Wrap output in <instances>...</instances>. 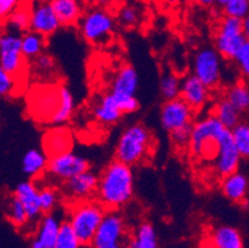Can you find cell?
I'll return each mask as SVG.
<instances>
[{
  "label": "cell",
  "mask_w": 249,
  "mask_h": 248,
  "mask_svg": "<svg viewBox=\"0 0 249 248\" xmlns=\"http://www.w3.org/2000/svg\"><path fill=\"white\" fill-rule=\"evenodd\" d=\"M97 199L107 210H118L134 195V174L130 165L117 160L104 168L98 179Z\"/></svg>",
  "instance_id": "cell-1"
},
{
  "label": "cell",
  "mask_w": 249,
  "mask_h": 248,
  "mask_svg": "<svg viewBox=\"0 0 249 248\" xmlns=\"http://www.w3.org/2000/svg\"><path fill=\"white\" fill-rule=\"evenodd\" d=\"M227 131L213 114L206 115L192 124L190 144L187 147L194 159L200 161H212L217 155L222 135Z\"/></svg>",
  "instance_id": "cell-2"
},
{
  "label": "cell",
  "mask_w": 249,
  "mask_h": 248,
  "mask_svg": "<svg viewBox=\"0 0 249 248\" xmlns=\"http://www.w3.org/2000/svg\"><path fill=\"white\" fill-rule=\"evenodd\" d=\"M107 209L99 201L82 200L71 209L69 224L83 246H90L99 225L107 213Z\"/></svg>",
  "instance_id": "cell-3"
},
{
  "label": "cell",
  "mask_w": 249,
  "mask_h": 248,
  "mask_svg": "<svg viewBox=\"0 0 249 248\" xmlns=\"http://www.w3.org/2000/svg\"><path fill=\"white\" fill-rule=\"evenodd\" d=\"M153 138L142 124L126 127L118 138L115 145V158L130 167L142 163L149 154Z\"/></svg>",
  "instance_id": "cell-4"
},
{
  "label": "cell",
  "mask_w": 249,
  "mask_h": 248,
  "mask_svg": "<svg viewBox=\"0 0 249 248\" xmlns=\"http://www.w3.org/2000/svg\"><path fill=\"white\" fill-rule=\"evenodd\" d=\"M80 33L87 42L94 46L107 45L113 38L115 19L109 10L102 6L90 8L78 22Z\"/></svg>",
  "instance_id": "cell-5"
},
{
  "label": "cell",
  "mask_w": 249,
  "mask_h": 248,
  "mask_svg": "<svg viewBox=\"0 0 249 248\" xmlns=\"http://www.w3.org/2000/svg\"><path fill=\"white\" fill-rule=\"evenodd\" d=\"M242 20L225 17L218 22L214 35V47L222 57L234 60L235 55L246 42Z\"/></svg>",
  "instance_id": "cell-6"
},
{
  "label": "cell",
  "mask_w": 249,
  "mask_h": 248,
  "mask_svg": "<svg viewBox=\"0 0 249 248\" xmlns=\"http://www.w3.org/2000/svg\"><path fill=\"white\" fill-rule=\"evenodd\" d=\"M124 220L115 210L107 211L96 232L92 248H125L128 243Z\"/></svg>",
  "instance_id": "cell-7"
},
{
  "label": "cell",
  "mask_w": 249,
  "mask_h": 248,
  "mask_svg": "<svg viewBox=\"0 0 249 248\" xmlns=\"http://www.w3.org/2000/svg\"><path fill=\"white\" fill-rule=\"evenodd\" d=\"M216 49L203 47L196 52L194 57V75L210 88L216 87L221 81L222 61Z\"/></svg>",
  "instance_id": "cell-8"
},
{
  "label": "cell",
  "mask_w": 249,
  "mask_h": 248,
  "mask_svg": "<svg viewBox=\"0 0 249 248\" xmlns=\"http://www.w3.org/2000/svg\"><path fill=\"white\" fill-rule=\"evenodd\" d=\"M87 170H89V163L87 159L71 150L51 156L47 167L49 174L61 181H67L71 177Z\"/></svg>",
  "instance_id": "cell-9"
},
{
  "label": "cell",
  "mask_w": 249,
  "mask_h": 248,
  "mask_svg": "<svg viewBox=\"0 0 249 248\" xmlns=\"http://www.w3.org/2000/svg\"><path fill=\"white\" fill-rule=\"evenodd\" d=\"M24 55L21 51V36L6 31L0 38V68L17 76L24 68Z\"/></svg>",
  "instance_id": "cell-10"
},
{
  "label": "cell",
  "mask_w": 249,
  "mask_h": 248,
  "mask_svg": "<svg viewBox=\"0 0 249 248\" xmlns=\"http://www.w3.org/2000/svg\"><path fill=\"white\" fill-rule=\"evenodd\" d=\"M195 109L190 107L181 97L165 101L160 109V124L169 133L178 128L192 124Z\"/></svg>",
  "instance_id": "cell-11"
},
{
  "label": "cell",
  "mask_w": 249,
  "mask_h": 248,
  "mask_svg": "<svg viewBox=\"0 0 249 248\" xmlns=\"http://www.w3.org/2000/svg\"><path fill=\"white\" fill-rule=\"evenodd\" d=\"M242 155L238 152L235 143L233 140L232 132L230 129L225 132L219 142L218 152L213 160V169L221 177L238 172L241 165Z\"/></svg>",
  "instance_id": "cell-12"
},
{
  "label": "cell",
  "mask_w": 249,
  "mask_h": 248,
  "mask_svg": "<svg viewBox=\"0 0 249 248\" xmlns=\"http://www.w3.org/2000/svg\"><path fill=\"white\" fill-rule=\"evenodd\" d=\"M62 26L56 15L55 10L52 8L51 1L47 0H37L31 6L30 17V30L40 34V35L49 38L57 33V30Z\"/></svg>",
  "instance_id": "cell-13"
},
{
  "label": "cell",
  "mask_w": 249,
  "mask_h": 248,
  "mask_svg": "<svg viewBox=\"0 0 249 248\" xmlns=\"http://www.w3.org/2000/svg\"><path fill=\"white\" fill-rule=\"evenodd\" d=\"M61 225L62 222L57 216L46 213L36 227L30 248H56Z\"/></svg>",
  "instance_id": "cell-14"
},
{
  "label": "cell",
  "mask_w": 249,
  "mask_h": 248,
  "mask_svg": "<svg viewBox=\"0 0 249 248\" xmlns=\"http://www.w3.org/2000/svg\"><path fill=\"white\" fill-rule=\"evenodd\" d=\"M180 97L190 104L192 109L198 111L203 108L210 99V87L195 75H189L181 81Z\"/></svg>",
  "instance_id": "cell-15"
},
{
  "label": "cell",
  "mask_w": 249,
  "mask_h": 248,
  "mask_svg": "<svg viewBox=\"0 0 249 248\" xmlns=\"http://www.w3.org/2000/svg\"><path fill=\"white\" fill-rule=\"evenodd\" d=\"M98 179L97 175L90 170L83 172L76 176L71 177L67 181H65V192L69 197L73 200H87L88 197L92 196L97 191L98 186Z\"/></svg>",
  "instance_id": "cell-16"
},
{
  "label": "cell",
  "mask_w": 249,
  "mask_h": 248,
  "mask_svg": "<svg viewBox=\"0 0 249 248\" xmlns=\"http://www.w3.org/2000/svg\"><path fill=\"white\" fill-rule=\"evenodd\" d=\"M221 191L223 196L234 204L244 202L249 194V179L244 172H235L222 177Z\"/></svg>",
  "instance_id": "cell-17"
},
{
  "label": "cell",
  "mask_w": 249,
  "mask_h": 248,
  "mask_svg": "<svg viewBox=\"0 0 249 248\" xmlns=\"http://www.w3.org/2000/svg\"><path fill=\"white\" fill-rule=\"evenodd\" d=\"M14 194L24 205L30 222L38 220L42 213L40 205V189L36 188L33 181H21L15 188Z\"/></svg>",
  "instance_id": "cell-18"
},
{
  "label": "cell",
  "mask_w": 249,
  "mask_h": 248,
  "mask_svg": "<svg viewBox=\"0 0 249 248\" xmlns=\"http://www.w3.org/2000/svg\"><path fill=\"white\" fill-rule=\"evenodd\" d=\"M207 245L210 248H244V241L238 229L222 225L210 232Z\"/></svg>",
  "instance_id": "cell-19"
},
{
  "label": "cell",
  "mask_w": 249,
  "mask_h": 248,
  "mask_svg": "<svg viewBox=\"0 0 249 248\" xmlns=\"http://www.w3.org/2000/svg\"><path fill=\"white\" fill-rule=\"evenodd\" d=\"M139 87V75L133 66L125 65L115 74L110 92L122 95H135Z\"/></svg>",
  "instance_id": "cell-20"
},
{
  "label": "cell",
  "mask_w": 249,
  "mask_h": 248,
  "mask_svg": "<svg viewBox=\"0 0 249 248\" xmlns=\"http://www.w3.org/2000/svg\"><path fill=\"white\" fill-rule=\"evenodd\" d=\"M51 5L62 26H72L83 17L82 0H51Z\"/></svg>",
  "instance_id": "cell-21"
},
{
  "label": "cell",
  "mask_w": 249,
  "mask_h": 248,
  "mask_svg": "<svg viewBox=\"0 0 249 248\" xmlns=\"http://www.w3.org/2000/svg\"><path fill=\"white\" fill-rule=\"evenodd\" d=\"M72 148V134L69 129L57 127L45 134L44 150L47 155H57L69 152Z\"/></svg>",
  "instance_id": "cell-22"
},
{
  "label": "cell",
  "mask_w": 249,
  "mask_h": 248,
  "mask_svg": "<svg viewBox=\"0 0 249 248\" xmlns=\"http://www.w3.org/2000/svg\"><path fill=\"white\" fill-rule=\"evenodd\" d=\"M96 119L104 126H112L124 115L117 99L112 93L103 95L93 109Z\"/></svg>",
  "instance_id": "cell-23"
},
{
  "label": "cell",
  "mask_w": 249,
  "mask_h": 248,
  "mask_svg": "<svg viewBox=\"0 0 249 248\" xmlns=\"http://www.w3.org/2000/svg\"><path fill=\"white\" fill-rule=\"evenodd\" d=\"M47 154L45 150L30 149L22 156L21 168L25 175L30 177L40 176L49 167Z\"/></svg>",
  "instance_id": "cell-24"
},
{
  "label": "cell",
  "mask_w": 249,
  "mask_h": 248,
  "mask_svg": "<svg viewBox=\"0 0 249 248\" xmlns=\"http://www.w3.org/2000/svg\"><path fill=\"white\" fill-rule=\"evenodd\" d=\"M58 95H60V99H58L57 109L50 122L56 126H61L63 123H66L72 117L74 111V98L71 90L67 86H60Z\"/></svg>",
  "instance_id": "cell-25"
},
{
  "label": "cell",
  "mask_w": 249,
  "mask_h": 248,
  "mask_svg": "<svg viewBox=\"0 0 249 248\" xmlns=\"http://www.w3.org/2000/svg\"><path fill=\"white\" fill-rule=\"evenodd\" d=\"M212 114L219 120L227 129L232 131L237 124L241 123L242 112L235 108L227 98L219 99L213 107Z\"/></svg>",
  "instance_id": "cell-26"
},
{
  "label": "cell",
  "mask_w": 249,
  "mask_h": 248,
  "mask_svg": "<svg viewBox=\"0 0 249 248\" xmlns=\"http://www.w3.org/2000/svg\"><path fill=\"white\" fill-rule=\"evenodd\" d=\"M125 248H159L158 235L153 225L142 222L135 231L134 237L128 241Z\"/></svg>",
  "instance_id": "cell-27"
},
{
  "label": "cell",
  "mask_w": 249,
  "mask_h": 248,
  "mask_svg": "<svg viewBox=\"0 0 249 248\" xmlns=\"http://www.w3.org/2000/svg\"><path fill=\"white\" fill-rule=\"evenodd\" d=\"M5 216L13 226L21 229V227L28 226L30 222L26 210H25L24 205L21 204L18 196L15 194L10 195L6 199L5 202Z\"/></svg>",
  "instance_id": "cell-28"
},
{
  "label": "cell",
  "mask_w": 249,
  "mask_h": 248,
  "mask_svg": "<svg viewBox=\"0 0 249 248\" xmlns=\"http://www.w3.org/2000/svg\"><path fill=\"white\" fill-rule=\"evenodd\" d=\"M58 99H60V95H58V88L56 91H50V92H42L38 93L36 95L35 101V113L36 115H41L49 119L51 122L52 115L55 114L56 109L58 106Z\"/></svg>",
  "instance_id": "cell-29"
},
{
  "label": "cell",
  "mask_w": 249,
  "mask_h": 248,
  "mask_svg": "<svg viewBox=\"0 0 249 248\" xmlns=\"http://www.w3.org/2000/svg\"><path fill=\"white\" fill-rule=\"evenodd\" d=\"M30 17L31 8L25 4H21L19 8L6 18V21L4 22L6 30L11 33H26L28 29H30Z\"/></svg>",
  "instance_id": "cell-30"
},
{
  "label": "cell",
  "mask_w": 249,
  "mask_h": 248,
  "mask_svg": "<svg viewBox=\"0 0 249 248\" xmlns=\"http://www.w3.org/2000/svg\"><path fill=\"white\" fill-rule=\"evenodd\" d=\"M45 47V36L30 30L21 35V51L26 60H35L42 54Z\"/></svg>",
  "instance_id": "cell-31"
},
{
  "label": "cell",
  "mask_w": 249,
  "mask_h": 248,
  "mask_svg": "<svg viewBox=\"0 0 249 248\" xmlns=\"http://www.w3.org/2000/svg\"><path fill=\"white\" fill-rule=\"evenodd\" d=\"M226 98L243 112L249 111V85L247 82H235L226 92Z\"/></svg>",
  "instance_id": "cell-32"
},
{
  "label": "cell",
  "mask_w": 249,
  "mask_h": 248,
  "mask_svg": "<svg viewBox=\"0 0 249 248\" xmlns=\"http://www.w3.org/2000/svg\"><path fill=\"white\" fill-rule=\"evenodd\" d=\"M159 90L165 101L178 98L181 92V79L173 72H166L160 78Z\"/></svg>",
  "instance_id": "cell-33"
},
{
  "label": "cell",
  "mask_w": 249,
  "mask_h": 248,
  "mask_svg": "<svg viewBox=\"0 0 249 248\" xmlns=\"http://www.w3.org/2000/svg\"><path fill=\"white\" fill-rule=\"evenodd\" d=\"M231 132L242 158L249 160V123L241 122Z\"/></svg>",
  "instance_id": "cell-34"
},
{
  "label": "cell",
  "mask_w": 249,
  "mask_h": 248,
  "mask_svg": "<svg viewBox=\"0 0 249 248\" xmlns=\"http://www.w3.org/2000/svg\"><path fill=\"white\" fill-rule=\"evenodd\" d=\"M82 246V242L77 237L69 221L62 222L60 232H58L56 248H81Z\"/></svg>",
  "instance_id": "cell-35"
},
{
  "label": "cell",
  "mask_w": 249,
  "mask_h": 248,
  "mask_svg": "<svg viewBox=\"0 0 249 248\" xmlns=\"http://www.w3.org/2000/svg\"><path fill=\"white\" fill-rule=\"evenodd\" d=\"M117 19L124 27H134L140 21V11L137 6L124 4L117 11Z\"/></svg>",
  "instance_id": "cell-36"
},
{
  "label": "cell",
  "mask_w": 249,
  "mask_h": 248,
  "mask_svg": "<svg viewBox=\"0 0 249 248\" xmlns=\"http://www.w3.org/2000/svg\"><path fill=\"white\" fill-rule=\"evenodd\" d=\"M222 9L225 17L243 20L249 17V0H231Z\"/></svg>",
  "instance_id": "cell-37"
},
{
  "label": "cell",
  "mask_w": 249,
  "mask_h": 248,
  "mask_svg": "<svg viewBox=\"0 0 249 248\" xmlns=\"http://www.w3.org/2000/svg\"><path fill=\"white\" fill-rule=\"evenodd\" d=\"M57 201L58 196L55 189L50 186H44L40 189V205H41L42 213H51V211L56 208Z\"/></svg>",
  "instance_id": "cell-38"
},
{
  "label": "cell",
  "mask_w": 249,
  "mask_h": 248,
  "mask_svg": "<svg viewBox=\"0 0 249 248\" xmlns=\"http://www.w3.org/2000/svg\"><path fill=\"white\" fill-rule=\"evenodd\" d=\"M191 133H192V124L186 127H182V128H178L176 131L171 132L170 133V139L173 142V144L176 148H180V149H185V148L189 147L190 139H191Z\"/></svg>",
  "instance_id": "cell-39"
},
{
  "label": "cell",
  "mask_w": 249,
  "mask_h": 248,
  "mask_svg": "<svg viewBox=\"0 0 249 248\" xmlns=\"http://www.w3.org/2000/svg\"><path fill=\"white\" fill-rule=\"evenodd\" d=\"M237 67L243 76L249 77V40L247 38L246 42L242 45L241 49L238 50L234 57Z\"/></svg>",
  "instance_id": "cell-40"
},
{
  "label": "cell",
  "mask_w": 249,
  "mask_h": 248,
  "mask_svg": "<svg viewBox=\"0 0 249 248\" xmlns=\"http://www.w3.org/2000/svg\"><path fill=\"white\" fill-rule=\"evenodd\" d=\"M34 61H35L36 71H37L38 74L47 75L53 70V67H55V61H53V58L47 54H41Z\"/></svg>",
  "instance_id": "cell-41"
},
{
  "label": "cell",
  "mask_w": 249,
  "mask_h": 248,
  "mask_svg": "<svg viewBox=\"0 0 249 248\" xmlns=\"http://www.w3.org/2000/svg\"><path fill=\"white\" fill-rule=\"evenodd\" d=\"M15 87L14 76L0 68V93L1 95H9Z\"/></svg>",
  "instance_id": "cell-42"
},
{
  "label": "cell",
  "mask_w": 249,
  "mask_h": 248,
  "mask_svg": "<svg viewBox=\"0 0 249 248\" xmlns=\"http://www.w3.org/2000/svg\"><path fill=\"white\" fill-rule=\"evenodd\" d=\"M20 5H21V0H0V15L3 20L6 19Z\"/></svg>",
  "instance_id": "cell-43"
},
{
  "label": "cell",
  "mask_w": 249,
  "mask_h": 248,
  "mask_svg": "<svg viewBox=\"0 0 249 248\" xmlns=\"http://www.w3.org/2000/svg\"><path fill=\"white\" fill-rule=\"evenodd\" d=\"M96 6H102V8H107L114 3V0H90Z\"/></svg>",
  "instance_id": "cell-44"
},
{
  "label": "cell",
  "mask_w": 249,
  "mask_h": 248,
  "mask_svg": "<svg viewBox=\"0 0 249 248\" xmlns=\"http://www.w3.org/2000/svg\"><path fill=\"white\" fill-rule=\"evenodd\" d=\"M195 3L198 4L201 6H205V8H210V6L214 5L217 0H194Z\"/></svg>",
  "instance_id": "cell-45"
},
{
  "label": "cell",
  "mask_w": 249,
  "mask_h": 248,
  "mask_svg": "<svg viewBox=\"0 0 249 248\" xmlns=\"http://www.w3.org/2000/svg\"><path fill=\"white\" fill-rule=\"evenodd\" d=\"M242 27H243L244 36L249 40V17H247L246 19L242 20Z\"/></svg>",
  "instance_id": "cell-46"
},
{
  "label": "cell",
  "mask_w": 249,
  "mask_h": 248,
  "mask_svg": "<svg viewBox=\"0 0 249 248\" xmlns=\"http://www.w3.org/2000/svg\"><path fill=\"white\" fill-rule=\"evenodd\" d=\"M161 1L164 4H166V5H170V6L178 5V4L180 3V0H161Z\"/></svg>",
  "instance_id": "cell-47"
},
{
  "label": "cell",
  "mask_w": 249,
  "mask_h": 248,
  "mask_svg": "<svg viewBox=\"0 0 249 248\" xmlns=\"http://www.w3.org/2000/svg\"><path fill=\"white\" fill-rule=\"evenodd\" d=\"M228 1H231V0H217L216 4L219 6V8H223V6H225Z\"/></svg>",
  "instance_id": "cell-48"
}]
</instances>
